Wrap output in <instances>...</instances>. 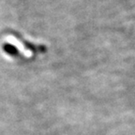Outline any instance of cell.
Wrapping results in <instances>:
<instances>
[{
  "label": "cell",
  "mask_w": 135,
  "mask_h": 135,
  "mask_svg": "<svg viewBox=\"0 0 135 135\" xmlns=\"http://www.w3.org/2000/svg\"><path fill=\"white\" fill-rule=\"evenodd\" d=\"M3 50L6 52L8 55H12V56H18L20 54L19 50L11 43H4L3 44Z\"/></svg>",
  "instance_id": "1"
}]
</instances>
